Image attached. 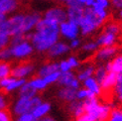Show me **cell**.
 I'll return each mask as SVG.
<instances>
[{"label": "cell", "mask_w": 122, "mask_h": 121, "mask_svg": "<svg viewBox=\"0 0 122 121\" xmlns=\"http://www.w3.org/2000/svg\"><path fill=\"white\" fill-rule=\"evenodd\" d=\"M36 32L32 33L31 43L34 50L39 53H44L49 50L59 40L60 24L56 21L44 18L36 25Z\"/></svg>", "instance_id": "1"}, {"label": "cell", "mask_w": 122, "mask_h": 121, "mask_svg": "<svg viewBox=\"0 0 122 121\" xmlns=\"http://www.w3.org/2000/svg\"><path fill=\"white\" fill-rule=\"evenodd\" d=\"M83 103L85 112L76 121H107L112 110L110 104L101 103L96 96L83 100Z\"/></svg>", "instance_id": "2"}, {"label": "cell", "mask_w": 122, "mask_h": 121, "mask_svg": "<svg viewBox=\"0 0 122 121\" xmlns=\"http://www.w3.org/2000/svg\"><path fill=\"white\" fill-rule=\"evenodd\" d=\"M42 101H43L42 97L38 94L33 96L31 98L18 96L17 100L14 102L13 106H12V111H13L14 115L16 116L23 114V113H26V112H31Z\"/></svg>", "instance_id": "3"}, {"label": "cell", "mask_w": 122, "mask_h": 121, "mask_svg": "<svg viewBox=\"0 0 122 121\" xmlns=\"http://www.w3.org/2000/svg\"><path fill=\"white\" fill-rule=\"evenodd\" d=\"M23 15H16L9 18V19H6L0 26V33L7 35L9 37H12V36L19 33H23Z\"/></svg>", "instance_id": "4"}, {"label": "cell", "mask_w": 122, "mask_h": 121, "mask_svg": "<svg viewBox=\"0 0 122 121\" xmlns=\"http://www.w3.org/2000/svg\"><path fill=\"white\" fill-rule=\"evenodd\" d=\"M11 52L13 58L21 60L31 56L34 52V47L29 43V41H24L20 44L11 46Z\"/></svg>", "instance_id": "5"}, {"label": "cell", "mask_w": 122, "mask_h": 121, "mask_svg": "<svg viewBox=\"0 0 122 121\" xmlns=\"http://www.w3.org/2000/svg\"><path fill=\"white\" fill-rule=\"evenodd\" d=\"M80 31H81L80 26L69 20L60 24V34L69 40L77 38Z\"/></svg>", "instance_id": "6"}, {"label": "cell", "mask_w": 122, "mask_h": 121, "mask_svg": "<svg viewBox=\"0 0 122 121\" xmlns=\"http://www.w3.org/2000/svg\"><path fill=\"white\" fill-rule=\"evenodd\" d=\"M35 71V65L31 63H22L11 70V76L15 78H27Z\"/></svg>", "instance_id": "7"}, {"label": "cell", "mask_w": 122, "mask_h": 121, "mask_svg": "<svg viewBox=\"0 0 122 121\" xmlns=\"http://www.w3.org/2000/svg\"><path fill=\"white\" fill-rule=\"evenodd\" d=\"M118 52V48L115 46H107V47H101L100 49H97L94 59L96 62L99 63H106L110 59L114 58Z\"/></svg>", "instance_id": "8"}, {"label": "cell", "mask_w": 122, "mask_h": 121, "mask_svg": "<svg viewBox=\"0 0 122 121\" xmlns=\"http://www.w3.org/2000/svg\"><path fill=\"white\" fill-rule=\"evenodd\" d=\"M70 50H71L70 45L64 43V42H56L53 46L49 48L47 52H48V56L50 58H58L68 54Z\"/></svg>", "instance_id": "9"}, {"label": "cell", "mask_w": 122, "mask_h": 121, "mask_svg": "<svg viewBox=\"0 0 122 121\" xmlns=\"http://www.w3.org/2000/svg\"><path fill=\"white\" fill-rule=\"evenodd\" d=\"M76 90L69 86H61L57 92V97L63 102L69 103V102L76 99Z\"/></svg>", "instance_id": "10"}, {"label": "cell", "mask_w": 122, "mask_h": 121, "mask_svg": "<svg viewBox=\"0 0 122 121\" xmlns=\"http://www.w3.org/2000/svg\"><path fill=\"white\" fill-rule=\"evenodd\" d=\"M116 41H117V35L103 31L98 36V38L96 39V43L99 47H107V46H114L116 44Z\"/></svg>", "instance_id": "11"}, {"label": "cell", "mask_w": 122, "mask_h": 121, "mask_svg": "<svg viewBox=\"0 0 122 121\" xmlns=\"http://www.w3.org/2000/svg\"><path fill=\"white\" fill-rule=\"evenodd\" d=\"M41 17L37 13H33V14H28L26 16H24V22H23V29L22 32L24 34L29 33L33 28L36 27L37 23L40 21Z\"/></svg>", "instance_id": "12"}, {"label": "cell", "mask_w": 122, "mask_h": 121, "mask_svg": "<svg viewBox=\"0 0 122 121\" xmlns=\"http://www.w3.org/2000/svg\"><path fill=\"white\" fill-rule=\"evenodd\" d=\"M45 18L54 20V21H56L57 23L61 24V23H63V22L68 20V14H66L63 9L53 8V9H50V10H48L46 12Z\"/></svg>", "instance_id": "13"}, {"label": "cell", "mask_w": 122, "mask_h": 121, "mask_svg": "<svg viewBox=\"0 0 122 121\" xmlns=\"http://www.w3.org/2000/svg\"><path fill=\"white\" fill-rule=\"evenodd\" d=\"M68 109L69 112L74 116L76 119L78 118L80 116H81L82 114L85 112L84 111V103L83 100H78V99H75L68 103Z\"/></svg>", "instance_id": "14"}, {"label": "cell", "mask_w": 122, "mask_h": 121, "mask_svg": "<svg viewBox=\"0 0 122 121\" xmlns=\"http://www.w3.org/2000/svg\"><path fill=\"white\" fill-rule=\"evenodd\" d=\"M51 109H52V105H51L50 102L42 101L41 103L36 106L31 112L36 119H40L42 117L48 115V114L50 113Z\"/></svg>", "instance_id": "15"}, {"label": "cell", "mask_w": 122, "mask_h": 121, "mask_svg": "<svg viewBox=\"0 0 122 121\" xmlns=\"http://www.w3.org/2000/svg\"><path fill=\"white\" fill-rule=\"evenodd\" d=\"M81 83H82L83 87L90 90V91L93 92L96 96H98V95H100L102 93V89H101L100 83L95 80L94 76H90V77L86 78V80H84Z\"/></svg>", "instance_id": "16"}, {"label": "cell", "mask_w": 122, "mask_h": 121, "mask_svg": "<svg viewBox=\"0 0 122 121\" xmlns=\"http://www.w3.org/2000/svg\"><path fill=\"white\" fill-rule=\"evenodd\" d=\"M78 26H80V29H81V33L83 36H87L91 33H93L98 28L94 23H92L89 19H87L85 16H82L80 23H78Z\"/></svg>", "instance_id": "17"}, {"label": "cell", "mask_w": 122, "mask_h": 121, "mask_svg": "<svg viewBox=\"0 0 122 121\" xmlns=\"http://www.w3.org/2000/svg\"><path fill=\"white\" fill-rule=\"evenodd\" d=\"M116 77H117V74H115L114 71H108L105 77L103 78V81L100 82L102 91H109L110 89H112L115 82H116Z\"/></svg>", "instance_id": "18"}, {"label": "cell", "mask_w": 122, "mask_h": 121, "mask_svg": "<svg viewBox=\"0 0 122 121\" xmlns=\"http://www.w3.org/2000/svg\"><path fill=\"white\" fill-rule=\"evenodd\" d=\"M37 94H38V91L32 86V84L30 83L28 81L24 83L19 89H18V96H20V97L31 98V97H33V96L37 95Z\"/></svg>", "instance_id": "19"}, {"label": "cell", "mask_w": 122, "mask_h": 121, "mask_svg": "<svg viewBox=\"0 0 122 121\" xmlns=\"http://www.w3.org/2000/svg\"><path fill=\"white\" fill-rule=\"evenodd\" d=\"M83 9L84 8L69 7L68 12H66V14H68V20L78 25V23H80L81 19L83 16Z\"/></svg>", "instance_id": "20"}, {"label": "cell", "mask_w": 122, "mask_h": 121, "mask_svg": "<svg viewBox=\"0 0 122 121\" xmlns=\"http://www.w3.org/2000/svg\"><path fill=\"white\" fill-rule=\"evenodd\" d=\"M94 71H95V66L93 65H86L82 66L81 70H78V71L76 72V77L80 80L81 82L86 80V78L90 77V76H93L94 75Z\"/></svg>", "instance_id": "21"}, {"label": "cell", "mask_w": 122, "mask_h": 121, "mask_svg": "<svg viewBox=\"0 0 122 121\" xmlns=\"http://www.w3.org/2000/svg\"><path fill=\"white\" fill-rule=\"evenodd\" d=\"M57 71H59V63H46L43 66H41V68L38 70L37 76L44 77Z\"/></svg>", "instance_id": "22"}, {"label": "cell", "mask_w": 122, "mask_h": 121, "mask_svg": "<svg viewBox=\"0 0 122 121\" xmlns=\"http://www.w3.org/2000/svg\"><path fill=\"white\" fill-rule=\"evenodd\" d=\"M76 77V74L72 71H65V72H61L60 78L58 81V84L60 86H70L71 82Z\"/></svg>", "instance_id": "23"}, {"label": "cell", "mask_w": 122, "mask_h": 121, "mask_svg": "<svg viewBox=\"0 0 122 121\" xmlns=\"http://www.w3.org/2000/svg\"><path fill=\"white\" fill-rule=\"evenodd\" d=\"M26 81H27L26 78H15L14 77L13 80H12V81L4 88V90L2 92H4L5 94H8V93H11L13 91H16V90L19 89Z\"/></svg>", "instance_id": "24"}, {"label": "cell", "mask_w": 122, "mask_h": 121, "mask_svg": "<svg viewBox=\"0 0 122 121\" xmlns=\"http://www.w3.org/2000/svg\"><path fill=\"white\" fill-rule=\"evenodd\" d=\"M28 81L32 84V86H33L36 90H37L38 92L43 91V90H45V89L48 87V84H47V82L45 81L44 77H41V76H33L31 80H29Z\"/></svg>", "instance_id": "25"}, {"label": "cell", "mask_w": 122, "mask_h": 121, "mask_svg": "<svg viewBox=\"0 0 122 121\" xmlns=\"http://www.w3.org/2000/svg\"><path fill=\"white\" fill-rule=\"evenodd\" d=\"M17 7L16 0H2L0 1V13L6 14L15 10Z\"/></svg>", "instance_id": "26"}, {"label": "cell", "mask_w": 122, "mask_h": 121, "mask_svg": "<svg viewBox=\"0 0 122 121\" xmlns=\"http://www.w3.org/2000/svg\"><path fill=\"white\" fill-rule=\"evenodd\" d=\"M111 71H114L115 74H121L122 72V54L118 56H115L110 60Z\"/></svg>", "instance_id": "27"}, {"label": "cell", "mask_w": 122, "mask_h": 121, "mask_svg": "<svg viewBox=\"0 0 122 121\" xmlns=\"http://www.w3.org/2000/svg\"><path fill=\"white\" fill-rule=\"evenodd\" d=\"M107 72H108V71L106 70L105 66L104 65H99V66H97L95 68L93 76L95 77V80L100 83L103 81V78L105 77V76L107 75Z\"/></svg>", "instance_id": "28"}, {"label": "cell", "mask_w": 122, "mask_h": 121, "mask_svg": "<svg viewBox=\"0 0 122 121\" xmlns=\"http://www.w3.org/2000/svg\"><path fill=\"white\" fill-rule=\"evenodd\" d=\"M94 96L96 95L85 87H81V88L80 87L76 90V99L78 100H85L90 97H94Z\"/></svg>", "instance_id": "29"}, {"label": "cell", "mask_w": 122, "mask_h": 121, "mask_svg": "<svg viewBox=\"0 0 122 121\" xmlns=\"http://www.w3.org/2000/svg\"><path fill=\"white\" fill-rule=\"evenodd\" d=\"M11 65L8 62L0 60V80L11 76Z\"/></svg>", "instance_id": "30"}, {"label": "cell", "mask_w": 122, "mask_h": 121, "mask_svg": "<svg viewBox=\"0 0 122 121\" xmlns=\"http://www.w3.org/2000/svg\"><path fill=\"white\" fill-rule=\"evenodd\" d=\"M114 94L119 97L122 94V72L121 74H117V77H116V82H115L114 86L112 88Z\"/></svg>", "instance_id": "31"}, {"label": "cell", "mask_w": 122, "mask_h": 121, "mask_svg": "<svg viewBox=\"0 0 122 121\" xmlns=\"http://www.w3.org/2000/svg\"><path fill=\"white\" fill-rule=\"evenodd\" d=\"M60 76H61V71H54V72H52V74L44 76V80L47 82L48 86H50V84H54V83L58 82L59 78H60Z\"/></svg>", "instance_id": "32"}, {"label": "cell", "mask_w": 122, "mask_h": 121, "mask_svg": "<svg viewBox=\"0 0 122 121\" xmlns=\"http://www.w3.org/2000/svg\"><path fill=\"white\" fill-rule=\"evenodd\" d=\"M98 45H97L96 41H90V42H87L82 45L81 47V50L83 52H86V53H92V52H96V50L98 49Z\"/></svg>", "instance_id": "33"}, {"label": "cell", "mask_w": 122, "mask_h": 121, "mask_svg": "<svg viewBox=\"0 0 122 121\" xmlns=\"http://www.w3.org/2000/svg\"><path fill=\"white\" fill-rule=\"evenodd\" d=\"M107 121H122V110L118 108H112Z\"/></svg>", "instance_id": "34"}, {"label": "cell", "mask_w": 122, "mask_h": 121, "mask_svg": "<svg viewBox=\"0 0 122 121\" xmlns=\"http://www.w3.org/2000/svg\"><path fill=\"white\" fill-rule=\"evenodd\" d=\"M120 30H121V27L118 25L117 23H109L105 26V28H104L103 31L112 33V34H115V35L118 36L119 33H120Z\"/></svg>", "instance_id": "35"}, {"label": "cell", "mask_w": 122, "mask_h": 121, "mask_svg": "<svg viewBox=\"0 0 122 121\" xmlns=\"http://www.w3.org/2000/svg\"><path fill=\"white\" fill-rule=\"evenodd\" d=\"M12 58V52H11V48L5 47L3 49L0 50V60H4V62H8L9 60Z\"/></svg>", "instance_id": "36"}, {"label": "cell", "mask_w": 122, "mask_h": 121, "mask_svg": "<svg viewBox=\"0 0 122 121\" xmlns=\"http://www.w3.org/2000/svg\"><path fill=\"white\" fill-rule=\"evenodd\" d=\"M36 120L37 119L34 117L32 112H26L20 114V115H17V118L15 119V121H36Z\"/></svg>", "instance_id": "37"}, {"label": "cell", "mask_w": 122, "mask_h": 121, "mask_svg": "<svg viewBox=\"0 0 122 121\" xmlns=\"http://www.w3.org/2000/svg\"><path fill=\"white\" fill-rule=\"evenodd\" d=\"M108 6H109V1H108V0H95L91 7H93V8H104V9H106Z\"/></svg>", "instance_id": "38"}, {"label": "cell", "mask_w": 122, "mask_h": 121, "mask_svg": "<svg viewBox=\"0 0 122 121\" xmlns=\"http://www.w3.org/2000/svg\"><path fill=\"white\" fill-rule=\"evenodd\" d=\"M68 62L71 66V70H75V69H78L80 68V66H81V63H80V60H78L77 58H76L75 56H71L68 58Z\"/></svg>", "instance_id": "39"}, {"label": "cell", "mask_w": 122, "mask_h": 121, "mask_svg": "<svg viewBox=\"0 0 122 121\" xmlns=\"http://www.w3.org/2000/svg\"><path fill=\"white\" fill-rule=\"evenodd\" d=\"M59 71L61 72H65V71H71V68L68 62V60H61L59 63Z\"/></svg>", "instance_id": "40"}, {"label": "cell", "mask_w": 122, "mask_h": 121, "mask_svg": "<svg viewBox=\"0 0 122 121\" xmlns=\"http://www.w3.org/2000/svg\"><path fill=\"white\" fill-rule=\"evenodd\" d=\"M8 44H10L9 36L0 33V50L3 49V48H5V47H7Z\"/></svg>", "instance_id": "41"}, {"label": "cell", "mask_w": 122, "mask_h": 121, "mask_svg": "<svg viewBox=\"0 0 122 121\" xmlns=\"http://www.w3.org/2000/svg\"><path fill=\"white\" fill-rule=\"evenodd\" d=\"M8 101L6 98V94L2 91H0V109H7Z\"/></svg>", "instance_id": "42"}, {"label": "cell", "mask_w": 122, "mask_h": 121, "mask_svg": "<svg viewBox=\"0 0 122 121\" xmlns=\"http://www.w3.org/2000/svg\"><path fill=\"white\" fill-rule=\"evenodd\" d=\"M69 7H78V8H84L85 5L81 2L80 0H69L68 1Z\"/></svg>", "instance_id": "43"}, {"label": "cell", "mask_w": 122, "mask_h": 121, "mask_svg": "<svg viewBox=\"0 0 122 121\" xmlns=\"http://www.w3.org/2000/svg\"><path fill=\"white\" fill-rule=\"evenodd\" d=\"M80 46H81V41L78 40L77 38L71 40V43H70V48H71V49H74V50L77 49Z\"/></svg>", "instance_id": "44"}, {"label": "cell", "mask_w": 122, "mask_h": 121, "mask_svg": "<svg viewBox=\"0 0 122 121\" xmlns=\"http://www.w3.org/2000/svg\"><path fill=\"white\" fill-rule=\"evenodd\" d=\"M111 5L112 7L115 8V9H122V0H111Z\"/></svg>", "instance_id": "45"}, {"label": "cell", "mask_w": 122, "mask_h": 121, "mask_svg": "<svg viewBox=\"0 0 122 121\" xmlns=\"http://www.w3.org/2000/svg\"><path fill=\"white\" fill-rule=\"evenodd\" d=\"M36 121H56V119L53 118L52 116H49V115H46L44 117H42L40 119H37Z\"/></svg>", "instance_id": "46"}, {"label": "cell", "mask_w": 122, "mask_h": 121, "mask_svg": "<svg viewBox=\"0 0 122 121\" xmlns=\"http://www.w3.org/2000/svg\"><path fill=\"white\" fill-rule=\"evenodd\" d=\"M94 1L95 0H84V4H85V6H92Z\"/></svg>", "instance_id": "47"}, {"label": "cell", "mask_w": 122, "mask_h": 121, "mask_svg": "<svg viewBox=\"0 0 122 121\" xmlns=\"http://www.w3.org/2000/svg\"><path fill=\"white\" fill-rule=\"evenodd\" d=\"M6 20V17H5V14H2L0 13V26H1V24Z\"/></svg>", "instance_id": "48"}, {"label": "cell", "mask_w": 122, "mask_h": 121, "mask_svg": "<svg viewBox=\"0 0 122 121\" xmlns=\"http://www.w3.org/2000/svg\"><path fill=\"white\" fill-rule=\"evenodd\" d=\"M117 98H118V100H119V101H121V102H122V94L119 96V97H117Z\"/></svg>", "instance_id": "49"}, {"label": "cell", "mask_w": 122, "mask_h": 121, "mask_svg": "<svg viewBox=\"0 0 122 121\" xmlns=\"http://www.w3.org/2000/svg\"><path fill=\"white\" fill-rule=\"evenodd\" d=\"M119 16H120V18H122V9H120V12H119Z\"/></svg>", "instance_id": "50"}, {"label": "cell", "mask_w": 122, "mask_h": 121, "mask_svg": "<svg viewBox=\"0 0 122 121\" xmlns=\"http://www.w3.org/2000/svg\"><path fill=\"white\" fill-rule=\"evenodd\" d=\"M65 1H69V0H65Z\"/></svg>", "instance_id": "51"}, {"label": "cell", "mask_w": 122, "mask_h": 121, "mask_svg": "<svg viewBox=\"0 0 122 121\" xmlns=\"http://www.w3.org/2000/svg\"><path fill=\"white\" fill-rule=\"evenodd\" d=\"M0 1H2V0H0Z\"/></svg>", "instance_id": "52"}, {"label": "cell", "mask_w": 122, "mask_h": 121, "mask_svg": "<svg viewBox=\"0 0 122 121\" xmlns=\"http://www.w3.org/2000/svg\"><path fill=\"white\" fill-rule=\"evenodd\" d=\"M121 110H122V109H121Z\"/></svg>", "instance_id": "53"}]
</instances>
